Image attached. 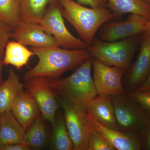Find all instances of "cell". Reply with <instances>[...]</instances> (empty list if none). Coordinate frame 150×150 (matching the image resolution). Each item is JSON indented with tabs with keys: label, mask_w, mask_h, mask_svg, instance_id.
Returning a JSON list of instances; mask_svg holds the SVG:
<instances>
[{
	"label": "cell",
	"mask_w": 150,
	"mask_h": 150,
	"mask_svg": "<svg viewBox=\"0 0 150 150\" xmlns=\"http://www.w3.org/2000/svg\"><path fill=\"white\" fill-rule=\"evenodd\" d=\"M115 150V148L101 133L90 125L88 145L87 150Z\"/></svg>",
	"instance_id": "cell-24"
},
{
	"label": "cell",
	"mask_w": 150,
	"mask_h": 150,
	"mask_svg": "<svg viewBox=\"0 0 150 150\" xmlns=\"http://www.w3.org/2000/svg\"><path fill=\"white\" fill-rule=\"evenodd\" d=\"M107 6L115 17L135 13L150 19V6L144 0H107Z\"/></svg>",
	"instance_id": "cell-19"
},
{
	"label": "cell",
	"mask_w": 150,
	"mask_h": 150,
	"mask_svg": "<svg viewBox=\"0 0 150 150\" xmlns=\"http://www.w3.org/2000/svg\"><path fill=\"white\" fill-rule=\"evenodd\" d=\"M144 32L150 34V19L144 28Z\"/></svg>",
	"instance_id": "cell-31"
},
{
	"label": "cell",
	"mask_w": 150,
	"mask_h": 150,
	"mask_svg": "<svg viewBox=\"0 0 150 150\" xmlns=\"http://www.w3.org/2000/svg\"><path fill=\"white\" fill-rule=\"evenodd\" d=\"M4 64L3 60H0V85L1 84V71Z\"/></svg>",
	"instance_id": "cell-32"
},
{
	"label": "cell",
	"mask_w": 150,
	"mask_h": 150,
	"mask_svg": "<svg viewBox=\"0 0 150 150\" xmlns=\"http://www.w3.org/2000/svg\"><path fill=\"white\" fill-rule=\"evenodd\" d=\"M78 3L83 5L89 6L92 8H107V0H77Z\"/></svg>",
	"instance_id": "cell-27"
},
{
	"label": "cell",
	"mask_w": 150,
	"mask_h": 150,
	"mask_svg": "<svg viewBox=\"0 0 150 150\" xmlns=\"http://www.w3.org/2000/svg\"><path fill=\"white\" fill-rule=\"evenodd\" d=\"M23 88L24 84L20 81L19 76L10 69L6 80L0 85V115L11 110L17 96Z\"/></svg>",
	"instance_id": "cell-17"
},
{
	"label": "cell",
	"mask_w": 150,
	"mask_h": 150,
	"mask_svg": "<svg viewBox=\"0 0 150 150\" xmlns=\"http://www.w3.org/2000/svg\"><path fill=\"white\" fill-rule=\"evenodd\" d=\"M13 30L0 19V60L4 59L5 49L9 41Z\"/></svg>",
	"instance_id": "cell-26"
},
{
	"label": "cell",
	"mask_w": 150,
	"mask_h": 150,
	"mask_svg": "<svg viewBox=\"0 0 150 150\" xmlns=\"http://www.w3.org/2000/svg\"><path fill=\"white\" fill-rule=\"evenodd\" d=\"M62 15L74 28L81 39L88 47L94 40L98 30L115 14L107 8H88L73 0H59Z\"/></svg>",
	"instance_id": "cell-3"
},
{
	"label": "cell",
	"mask_w": 150,
	"mask_h": 150,
	"mask_svg": "<svg viewBox=\"0 0 150 150\" xmlns=\"http://www.w3.org/2000/svg\"><path fill=\"white\" fill-rule=\"evenodd\" d=\"M86 110L103 126L110 129L119 130L110 96L97 95L89 101Z\"/></svg>",
	"instance_id": "cell-15"
},
{
	"label": "cell",
	"mask_w": 150,
	"mask_h": 150,
	"mask_svg": "<svg viewBox=\"0 0 150 150\" xmlns=\"http://www.w3.org/2000/svg\"><path fill=\"white\" fill-rule=\"evenodd\" d=\"M139 35L122 40L107 42L95 38L87 50L91 56L102 64L119 67L125 72L131 67L134 54L141 42Z\"/></svg>",
	"instance_id": "cell-4"
},
{
	"label": "cell",
	"mask_w": 150,
	"mask_h": 150,
	"mask_svg": "<svg viewBox=\"0 0 150 150\" xmlns=\"http://www.w3.org/2000/svg\"><path fill=\"white\" fill-rule=\"evenodd\" d=\"M92 67L91 57L69 76L49 79V86L56 95L86 110L89 101L98 95L91 76Z\"/></svg>",
	"instance_id": "cell-2"
},
{
	"label": "cell",
	"mask_w": 150,
	"mask_h": 150,
	"mask_svg": "<svg viewBox=\"0 0 150 150\" xmlns=\"http://www.w3.org/2000/svg\"><path fill=\"white\" fill-rule=\"evenodd\" d=\"M150 73V34L143 33L139 55L129 69L125 83L127 93L137 90L146 80Z\"/></svg>",
	"instance_id": "cell-12"
},
{
	"label": "cell",
	"mask_w": 150,
	"mask_h": 150,
	"mask_svg": "<svg viewBox=\"0 0 150 150\" xmlns=\"http://www.w3.org/2000/svg\"><path fill=\"white\" fill-rule=\"evenodd\" d=\"M34 52L17 41H9L3 59L4 64L11 65L20 70L26 66L30 59L35 56Z\"/></svg>",
	"instance_id": "cell-20"
},
{
	"label": "cell",
	"mask_w": 150,
	"mask_h": 150,
	"mask_svg": "<svg viewBox=\"0 0 150 150\" xmlns=\"http://www.w3.org/2000/svg\"><path fill=\"white\" fill-rule=\"evenodd\" d=\"M11 38L33 48L59 46L54 36L46 32L41 25L31 22L21 21L13 30Z\"/></svg>",
	"instance_id": "cell-11"
},
{
	"label": "cell",
	"mask_w": 150,
	"mask_h": 150,
	"mask_svg": "<svg viewBox=\"0 0 150 150\" xmlns=\"http://www.w3.org/2000/svg\"><path fill=\"white\" fill-rule=\"evenodd\" d=\"M21 21L40 24L48 7L59 0H20Z\"/></svg>",
	"instance_id": "cell-18"
},
{
	"label": "cell",
	"mask_w": 150,
	"mask_h": 150,
	"mask_svg": "<svg viewBox=\"0 0 150 150\" xmlns=\"http://www.w3.org/2000/svg\"><path fill=\"white\" fill-rule=\"evenodd\" d=\"M142 149L150 150V122L142 136Z\"/></svg>",
	"instance_id": "cell-29"
},
{
	"label": "cell",
	"mask_w": 150,
	"mask_h": 150,
	"mask_svg": "<svg viewBox=\"0 0 150 150\" xmlns=\"http://www.w3.org/2000/svg\"><path fill=\"white\" fill-rule=\"evenodd\" d=\"M30 50L38 57V62L25 74L24 80L35 77L59 79L64 73L79 67L91 57L87 49L73 50L53 47H31Z\"/></svg>",
	"instance_id": "cell-1"
},
{
	"label": "cell",
	"mask_w": 150,
	"mask_h": 150,
	"mask_svg": "<svg viewBox=\"0 0 150 150\" xmlns=\"http://www.w3.org/2000/svg\"><path fill=\"white\" fill-rule=\"evenodd\" d=\"M62 9L59 3L49 6L40 24L46 32L53 35L59 46L63 48L73 50L87 49V44L74 36L67 29L62 15Z\"/></svg>",
	"instance_id": "cell-6"
},
{
	"label": "cell",
	"mask_w": 150,
	"mask_h": 150,
	"mask_svg": "<svg viewBox=\"0 0 150 150\" xmlns=\"http://www.w3.org/2000/svg\"><path fill=\"white\" fill-rule=\"evenodd\" d=\"M137 90L142 91H150V73L144 83Z\"/></svg>",
	"instance_id": "cell-30"
},
{
	"label": "cell",
	"mask_w": 150,
	"mask_h": 150,
	"mask_svg": "<svg viewBox=\"0 0 150 150\" xmlns=\"http://www.w3.org/2000/svg\"><path fill=\"white\" fill-rule=\"evenodd\" d=\"M92 67L93 82L98 95L112 96L127 94L122 83L124 70L105 65L93 58Z\"/></svg>",
	"instance_id": "cell-9"
},
{
	"label": "cell",
	"mask_w": 150,
	"mask_h": 150,
	"mask_svg": "<svg viewBox=\"0 0 150 150\" xmlns=\"http://www.w3.org/2000/svg\"><path fill=\"white\" fill-rule=\"evenodd\" d=\"M149 19L140 15L130 13L123 21L105 23L100 29L101 40L112 42L141 35Z\"/></svg>",
	"instance_id": "cell-10"
},
{
	"label": "cell",
	"mask_w": 150,
	"mask_h": 150,
	"mask_svg": "<svg viewBox=\"0 0 150 150\" xmlns=\"http://www.w3.org/2000/svg\"><path fill=\"white\" fill-rule=\"evenodd\" d=\"M120 131L142 137L150 122V115L127 94L111 96Z\"/></svg>",
	"instance_id": "cell-5"
},
{
	"label": "cell",
	"mask_w": 150,
	"mask_h": 150,
	"mask_svg": "<svg viewBox=\"0 0 150 150\" xmlns=\"http://www.w3.org/2000/svg\"><path fill=\"white\" fill-rule=\"evenodd\" d=\"M32 148L25 144L1 145L0 150H30Z\"/></svg>",
	"instance_id": "cell-28"
},
{
	"label": "cell",
	"mask_w": 150,
	"mask_h": 150,
	"mask_svg": "<svg viewBox=\"0 0 150 150\" xmlns=\"http://www.w3.org/2000/svg\"><path fill=\"white\" fill-rule=\"evenodd\" d=\"M11 111L26 131L36 118L41 115L35 100L23 90L17 96Z\"/></svg>",
	"instance_id": "cell-14"
},
{
	"label": "cell",
	"mask_w": 150,
	"mask_h": 150,
	"mask_svg": "<svg viewBox=\"0 0 150 150\" xmlns=\"http://www.w3.org/2000/svg\"><path fill=\"white\" fill-rule=\"evenodd\" d=\"M26 131L10 111L0 115V146L25 144Z\"/></svg>",
	"instance_id": "cell-16"
},
{
	"label": "cell",
	"mask_w": 150,
	"mask_h": 150,
	"mask_svg": "<svg viewBox=\"0 0 150 150\" xmlns=\"http://www.w3.org/2000/svg\"><path fill=\"white\" fill-rule=\"evenodd\" d=\"M127 95L137 103L150 115V91L136 90L127 93Z\"/></svg>",
	"instance_id": "cell-25"
},
{
	"label": "cell",
	"mask_w": 150,
	"mask_h": 150,
	"mask_svg": "<svg viewBox=\"0 0 150 150\" xmlns=\"http://www.w3.org/2000/svg\"><path fill=\"white\" fill-rule=\"evenodd\" d=\"M24 81L25 91L35 100L43 119L53 126L59 104L56 100L57 95L49 86V79L35 77Z\"/></svg>",
	"instance_id": "cell-8"
},
{
	"label": "cell",
	"mask_w": 150,
	"mask_h": 150,
	"mask_svg": "<svg viewBox=\"0 0 150 150\" xmlns=\"http://www.w3.org/2000/svg\"><path fill=\"white\" fill-rule=\"evenodd\" d=\"M20 0H0V19L14 30L20 21Z\"/></svg>",
	"instance_id": "cell-23"
},
{
	"label": "cell",
	"mask_w": 150,
	"mask_h": 150,
	"mask_svg": "<svg viewBox=\"0 0 150 150\" xmlns=\"http://www.w3.org/2000/svg\"><path fill=\"white\" fill-rule=\"evenodd\" d=\"M51 139V149L56 150H74V146L67 129L64 115L55 118Z\"/></svg>",
	"instance_id": "cell-21"
},
{
	"label": "cell",
	"mask_w": 150,
	"mask_h": 150,
	"mask_svg": "<svg viewBox=\"0 0 150 150\" xmlns=\"http://www.w3.org/2000/svg\"><path fill=\"white\" fill-rule=\"evenodd\" d=\"M64 112L65 122L74 146V150H87L90 125L87 111L61 98L59 101Z\"/></svg>",
	"instance_id": "cell-7"
},
{
	"label": "cell",
	"mask_w": 150,
	"mask_h": 150,
	"mask_svg": "<svg viewBox=\"0 0 150 150\" xmlns=\"http://www.w3.org/2000/svg\"><path fill=\"white\" fill-rule=\"evenodd\" d=\"M87 116L89 125L101 133L115 149H142V137L140 136L105 127L89 112H87Z\"/></svg>",
	"instance_id": "cell-13"
},
{
	"label": "cell",
	"mask_w": 150,
	"mask_h": 150,
	"mask_svg": "<svg viewBox=\"0 0 150 150\" xmlns=\"http://www.w3.org/2000/svg\"><path fill=\"white\" fill-rule=\"evenodd\" d=\"M43 119L39 115L25 132V143L32 149H39L46 144L47 131Z\"/></svg>",
	"instance_id": "cell-22"
},
{
	"label": "cell",
	"mask_w": 150,
	"mask_h": 150,
	"mask_svg": "<svg viewBox=\"0 0 150 150\" xmlns=\"http://www.w3.org/2000/svg\"><path fill=\"white\" fill-rule=\"evenodd\" d=\"M147 3L149 4V5L150 6V0H144Z\"/></svg>",
	"instance_id": "cell-33"
}]
</instances>
